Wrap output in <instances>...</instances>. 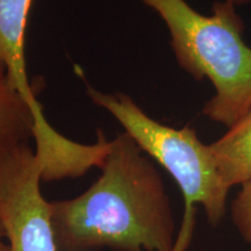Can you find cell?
<instances>
[{"label":"cell","instance_id":"cell-1","mask_svg":"<svg viewBox=\"0 0 251 251\" xmlns=\"http://www.w3.org/2000/svg\"><path fill=\"white\" fill-rule=\"evenodd\" d=\"M101 176L50 202L57 251H172L175 220L162 177L127 133L109 141Z\"/></svg>","mask_w":251,"mask_h":251},{"label":"cell","instance_id":"cell-2","mask_svg":"<svg viewBox=\"0 0 251 251\" xmlns=\"http://www.w3.org/2000/svg\"><path fill=\"white\" fill-rule=\"evenodd\" d=\"M161 15L171 33L181 68L197 80L207 77L216 94L202 113L233 127L251 111V49L242 40L243 25L229 0L215 2L207 17L185 0H142Z\"/></svg>","mask_w":251,"mask_h":251},{"label":"cell","instance_id":"cell-3","mask_svg":"<svg viewBox=\"0 0 251 251\" xmlns=\"http://www.w3.org/2000/svg\"><path fill=\"white\" fill-rule=\"evenodd\" d=\"M87 93L93 102L120 122L142 151L169 171L180 187L185 209L200 203L209 224L216 226L221 221L229 188L220 175L211 146L200 142L196 129H175L158 124L124 93H103L91 86Z\"/></svg>","mask_w":251,"mask_h":251},{"label":"cell","instance_id":"cell-4","mask_svg":"<svg viewBox=\"0 0 251 251\" xmlns=\"http://www.w3.org/2000/svg\"><path fill=\"white\" fill-rule=\"evenodd\" d=\"M33 0H0V62L15 91L26 102L34 120L36 156L42 180L52 181L84 176L98 159L97 147L79 144L57 133L48 124L27 76L25 31Z\"/></svg>","mask_w":251,"mask_h":251},{"label":"cell","instance_id":"cell-5","mask_svg":"<svg viewBox=\"0 0 251 251\" xmlns=\"http://www.w3.org/2000/svg\"><path fill=\"white\" fill-rule=\"evenodd\" d=\"M41 181L42 165L29 143L0 158V216L11 251H57Z\"/></svg>","mask_w":251,"mask_h":251},{"label":"cell","instance_id":"cell-6","mask_svg":"<svg viewBox=\"0 0 251 251\" xmlns=\"http://www.w3.org/2000/svg\"><path fill=\"white\" fill-rule=\"evenodd\" d=\"M228 188L251 179V111L225 136L209 144Z\"/></svg>","mask_w":251,"mask_h":251},{"label":"cell","instance_id":"cell-7","mask_svg":"<svg viewBox=\"0 0 251 251\" xmlns=\"http://www.w3.org/2000/svg\"><path fill=\"white\" fill-rule=\"evenodd\" d=\"M34 139L31 113L0 62V158Z\"/></svg>","mask_w":251,"mask_h":251},{"label":"cell","instance_id":"cell-8","mask_svg":"<svg viewBox=\"0 0 251 251\" xmlns=\"http://www.w3.org/2000/svg\"><path fill=\"white\" fill-rule=\"evenodd\" d=\"M231 219L238 234L251 244V179L243 184L231 205Z\"/></svg>","mask_w":251,"mask_h":251},{"label":"cell","instance_id":"cell-9","mask_svg":"<svg viewBox=\"0 0 251 251\" xmlns=\"http://www.w3.org/2000/svg\"><path fill=\"white\" fill-rule=\"evenodd\" d=\"M0 251H11L7 242V237H6V229L1 216H0Z\"/></svg>","mask_w":251,"mask_h":251},{"label":"cell","instance_id":"cell-10","mask_svg":"<svg viewBox=\"0 0 251 251\" xmlns=\"http://www.w3.org/2000/svg\"><path fill=\"white\" fill-rule=\"evenodd\" d=\"M229 1L233 2L234 5H244V4H248V2H250L251 0H229Z\"/></svg>","mask_w":251,"mask_h":251}]
</instances>
